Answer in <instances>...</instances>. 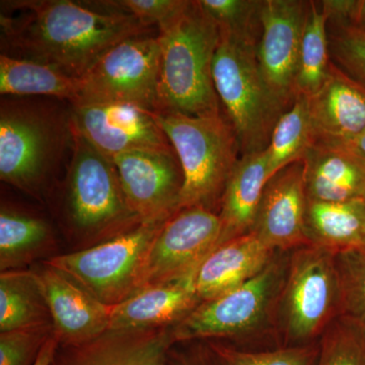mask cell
Masks as SVG:
<instances>
[{"label":"cell","instance_id":"cell-16","mask_svg":"<svg viewBox=\"0 0 365 365\" xmlns=\"http://www.w3.org/2000/svg\"><path fill=\"white\" fill-rule=\"evenodd\" d=\"M32 270L47 299L59 346L81 344L110 330L111 307L44 262Z\"/></svg>","mask_w":365,"mask_h":365},{"label":"cell","instance_id":"cell-5","mask_svg":"<svg viewBox=\"0 0 365 365\" xmlns=\"http://www.w3.org/2000/svg\"><path fill=\"white\" fill-rule=\"evenodd\" d=\"M71 158L63 186L67 227L86 241H107L135 227L140 220L126 198L114 162L71 128Z\"/></svg>","mask_w":365,"mask_h":365},{"label":"cell","instance_id":"cell-39","mask_svg":"<svg viewBox=\"0 0 365 365\" xmlns=\"http://www.w3.org/2000/svg\"><path fill=\"white\" fill-rule=\"evenodd\" d=\"M352 145L365 157V130L360 134L359 138L352 143Z\"/></svg>","mask_w":365,"mask_h":365},{"label":"cell","instance_id":"cell-7","mask_svg":"<svg viewBox=\"0 0 365 365\" xmlns=\"http://www.w3.org/2000/svg\"><path fill=\"white\" fill-rule=\"evenodd\" d=\"M337 253L307 245L290 254L278 318L287 346L309 345L340 316Z\"/></svg>","mask_w":365,"mask_h":365},{"label":"cell","instance_id":"cell-32","mask_svg":"<svg viewBox=\"0 0 365 365\" xmlns=\"http://www.w3.org/2000/svg\"><path fill=\"white\" fill-rule=\"evenodd\" d=\"M319 347L314 365H365V336L340 317L323 334Z\"/></svg>","mask_w":365,"mask_h":365},{"label":"cell","instance_id":"cell-31","mask_svg":"<svg viewBox=\"0 0 365 365\" xmlns=\"http://www.w3.org/2000/svg\"><path fill=\"white\" fill-rule=\"evenodd\" d=\"M218 365H314L319 347L316 345L285 346L270 351H244L209 341Z\"/></svg>","mask_w":365,"mask_h":365},{"label":"cell","instance_id":"cell-4","mask_svg":"<svg viewBox=\"0 0 365 365\" xmlns=\"http://www.w3.org/2000/svg\"><path fill=\"white\" fill-rule=\"evenodd\" d=\"M155 115L182 165L184 185L179 210L202 207L220 212L228 180L242 158L232 124L223 112L202 116Z\"/></svg>","mask_w":365,"mask_h":365},{"label":"cell","instance_id":"cell-6","mask_svg":"<svg viewBox=\"0 0 365 365\" xmlns=\"http://www.w3.org/2000/svg\"><path fill=\"white\" fill-rule=\"evenodd\" d=\"M220 36L212 76L223 114L237 134L242 155L263 153L284 111L262 76L257 49Z\"/></svg>","mask_w":365,"mask_h":365},{"label":"cell","instance_id":"cell-10","mask_svg":"<svg viewBox=\"0 0 365 365\" xmlns=\"http://www.w3.org/2000/svg\"><path fill=\"white\" fill-rule=\"evenodd\" d=\"M158 68V35L125 40L106 52L81 78L79 100L72 105L119 103L155 112Z\"/></svg>","mask_w":365,"mask_h":365},{"label":"cell","instance_id":"cell-19","mask_svg":"<svg viewBox=\"0 0 365 365\" xmlns=\"http://www.w3.org/2000/svg\"><path fill=\"white\" fill-rule=\"evenodd\" d=\"M309 201L365 199V157L352 144L314 140L302 158Z\"/></svg>","mask_w":365,"mask_h":365},{"label":"cell","instance_id":"cell-40","mask_svg":"<svg viewBox=\"0 0 365 365\" xmlns=\"http://www.w3.org/2000/svg\"><path fill=\"white\" fill-rule=\"evenodd\" d=\"M364 203H365V199H364Z\"/></svg>","mask_w":365,"mask_h":365},{"label":"cell","instance_id":"cell-37","mask_svg":"<svg viewBox=\"0 0 365 365\" xmlns=\"http://www.w3.org/2000/svg\"><path fill=\"white\" fill-rule=\"evenodd\" d=\"M58 346V340L53 335L43 346L39 353V356H38L34 365H51Z\"/></svg>","mask_w":365,"mask_h":365},{"label":"cell","instance_id":"cell-14","mask_svg":"<svg viewBox=\"0 0 365 365\" xmlns=\"http://www.w3.org/2000/svg\"><path fill=\"white\" fill-rule=\"evenodd\" d=\"M68 112L71 128L111 160L125 151L172 146L155 111L139 106L90 103L71 105Z\"/></svg>","mask_w":365,"mask_h":365},{"label":"cell","instance_id":"cell-2","mask_svg":"<svg viewBox=\"0 0 365 365\" xmlns=\"http://www.w3.org/2000/svg\"><path fill=\"white\" fill-rule=\"evenodd\" d=\"M160 113L202 116L222 112L212 66L220 29L199 0L187 1L176 16L158 26Z\"/></svg>","mask_w":365,"mask_h":365},{"label":"cell","instance_id":"cell-13","mask_svg":"<svg viewBox=\"0 0 365 365\" xmlns=\"http://www.w3.org/2000/svg\"><path fill=\"white\" fill-rule=\"evenodd\" d=\"M311 1L264 0L259 67L271 95L287 112L297 100L300 46Z\"/></svg>","mask_w":365,"mask_h":365},{"label":"cell","instance_id":"cell-20","mask_svg":"<svg viewBox=\"0 0 365 365\" xmlns=\"http://www.w3.org/2000/svg\"><path fill=\"white\" fill-rule=\"evenodd\" d=\"M195 275L143 288L111 307L110 330L176 325L201 304L196 294Z\"/></svg>","mask_w":365,"mask_h":365},{"label":"cell","instance_id":"cell-17","mask_svg":"<svg viewBox=\"0 0 365 365\" xmlns=\"http://www.w3.org/2000/svg\"><path fill=\"white\" fill-rule=\"evenodd\" d=\"M173 326L108 330L78 345L58 346L51 365H168Z\"/></svg>","mask_w":365,"mask_h":365},{"label":"cell","instance_id":"cell-36","mask_svg":"<svg viewBox=\"0 0 365 365\" xmlns=\"http://www.w3.org/2000/svg\"><path fill=\"white\" fill-rule=\"evenodd\" d=\"M168 365H218L215 354L208 344H197L176 349L175 345L170 348Z\"/></svg>","mask_w":365,"mask_h":365},{"label":"cell","instance_id":"cell-18","mask_svg":"<svg viewBox=\"0 0 365 365\" xmlns=\"http://www.w3.org/2000/svg\"><path fill=\"white\" fill-rule=\"evenodd\" d=\"M307 103L314 141L352 144L365 130V86L333 60L325 83Z\"/></svg>","mask_w":365,"mask_h":365},{"label":"cell","instance_id":"cell-35","mask_svg":"<svg viewBox=\"0 0 365 365\" xmlns=\"http://www.w3.org/2000/svg\"><path fill=\"white\" fill-rule=\"evenodd\" d=\"M188 0H111L114 6L130 14L134 18L151 28H158L170 20L184 9Z\"/></svg>","mask_w":365,"mask_h":365},{"label":"cell","instance_id":"cell-41","mask_svg":"<svg viewBox=\"0 0 365 365\" xmlns=\"http://www.w3.org/2000/svg\"><path fill=\"white\" fill-rule=\"evenodd\" d=\"M365 247V246H364Z\"/></svg>","mask_w":365,"mask_h":365},{"label":"cell","instance_id":"cell-22","mask_svg":"<svg viewBox=\"0 0 365 365\" xmlns=\"http://www.w3.org/2000/svg\"><path fill=\"white\" fill-rule=\"evenodd\" d=\"M269 179L265 151L242 155L220 203L222 237L218 246L251 232Z\"/></svg>","mask_w":365,"mask_h":365},{"label":"cell","instance_id":"cell-21","mask_svg":"<svg viewBox=\"0 0 365 365\" xmlns=\"http://www.w3.org/2000/svg\"><path fill=\"white\" fill-rule=\"evenodd\" d=\"M276 253L252 232L220 245L197 270V297L200 302H208L241 287L260 273Z\"/></svg>","mask_w":365,"mask_h":365},{"label":"cell","instance_id":"cell-34","mask_svg":"<svg viewBox=\"0 0 365 365\" xmlns=\"http://www.w3.org/2000/svg\"><path fill=\"white\" fill-rule=\"evenodd\" d=\"M54 329H29L0 333V365H34Z\"/></svg>","mask_w":365,"mask_h":365},{"label":"cell","instance_id":"cell-27","mask_svg":"<svg viewBox=\"0 0 365 365\" xmlns=\"http://www.w3.org/2000/svg\"><path fill=\"white\" fill-rule=\"evenodd\" d=\"M330 55L328 18L319 2L311 1L300 46L297 76V96L309 98L318 93L325 83L332 63Z\"/></svg>","mask_w":365,"mask_h":365},{"label":"cell","instance_id":"cell-28","mask_svg":"<svg viewBox=\"0 0 365 365\" xmlns=\"http://www.w3.org/2000/svg\"><path fill=\"white\" fill-rule=\"evenodd\" d=\"M313 143L307 98L297 96L276 123L265 150L270 178L287 165L302 160Z\"/></svg>","mask_w":365,"mask_h":365},{"label":"cell","instance_id":"cell-23","mask_svg":"<svg viewBox=\"0 0 365 365\" xmlns=\"http://www.w3.org/2000/svg\"><path fill=\"white\" fill-rule=\"evenodd\" d=\"M53 328L51 313L40 281L31 270L0 274V333Z\"/></svg>","mask_w":365,"mask_h":365},{"label":"cell","instance_id":"cell-29","mask_svg":"<svg viewBox=\"0 0 365 365\" xmlns=\"http://www.w3.org/2000/svg\"><path fill=\"white\" fill-rule=\"evenodd\" d=\"M264 0H199L220 33L258 50Z\"/></svg>","mask_w":365,"mask_h":365},{"label":"cell","instance_id":"cell-24","mask_svg":"<svg viewBox=\"0 0 365 365\" xmlns=\"http://www.w3.org/2000/svg\"><path fill=\"white\" fill-rule=\"evenodd\" d=\"M81 79L71 78L47 64L0 55V93L11 97H44L79 100Z\"/></svg>","mask_w":365,"mask_h":365},{"label":"cell","instance_id":"cell-3","mask_svg":"<svg viewBox=\"0 0 365 365\" xmlns=\"http://www.w3.org/2000/svg\"><path fill=\"white\" fill-rule=\"evenodd\" d=\"M67 143H71L68 111L37 97L1 98V181L42 198L63 160Z\"/></svg>","mask_w":365,"mask_h":365},{"label":"cell","instance_id":"cell-8","mask_svg":"<svg viewBox=\"0 0 365 365\" xmlns=\"http://www.w3.org/2000/svg\"><path fill=\"white\" fill-rule=\"evenodd\" d=\"M167 220L139 223L107 241L51 257L44 263L63 273L106 306H116L138 292L144 261Z\"/></svg>","mask_w":365,"mask_h":365},{"label":"cell","instance_id":"cell-1","mask_svg":"<svg viewBox=\"0 0 365 365\" xmlns=\"http://www.w3.org/2000/svg\"><path fill=\"white\" fill-rule=\"evenodd\" d=\"M1 4L4 53L47 64L71 78H83L119 43L151 32L111 0H14Z\"/></svg>","mask_w":365,"mask_h":365},{"label":"cell","instance_id":"cell-11","mask_svg":"<svg viewBox=\"0 0 365 365\" xmlns=\"http://www.w3.org/2000/svg\"><path fill=\"white\" fill-rule=\"evenodd\" d=\"M220 237L222 222L217 213L202 207L178 211L151 244L141 270L139 290L195 274L217 248Z\"/></svg>","mask_w":365,"mask_h":365},{"label":"cell","instance_id":"cell-38","mask_svg":"<svg viewBox=\"0 0 365 365\" xmlns=\"http://www.w3.org/2000/svg\"><path fill=\"white\" fill-rule=\"evenodd\" d=\"M348 26L365 33V0H355L351 20Z\"/></svg>","mask_w":365,"mask_h":365},{"label":"cell","instance_id":"cell-9","mask_svg":"<svg viewBox=\"0 0 365 365\" xmlns=\"http://www.w3.org/2000/svg\"><path fill=\"white\" fill-rule=\"evenodd\" d=\"M289 259L287 252H277L260 273L241 287L201 302L173 326L175 343L242 337L256 330L277 307Z\"/></svg>","mask_w":365,"mask_h":365},{"label":"cell","instance_id":"cell-15","mask_svg":"<svg viewBox=\"0 0 365 365\" xmlns=\"http://www.w3.org/2000/svg\"><path fill=\"white\" fill-rule=\"evenodd\" d=\"M307 204L304 163L299 160L269 179L250 232L274 252L307 246Z\"/></svg>","mask_w":365,"mask_h":365},{"label":"cell","instance_id":"cell-30","mask_svg":"<svg viewBox=\"0 0 365 365\" xmlns=\"http://www.w3.org/2000/svg\"><path fill=\"white\" fill-rule=\"evenodd\" d=\"M340 278V318L365 336V247L337 253Z\"/></svg>","mask_w":365,"mask_h":365},{"label":"cell","instance_id":"cell-12","mask_svg":"<svg viewBox=\"0 0 365 365\" xmlns=\"http://www.w3.org/2000/svg\"><path fill=\"white\" fill-rule=\"evenodd\" d=\"M113 162L127 203L141 222L167 220L179 211L184 174L173 146L125 151Z\"/></svg>","mask_w":365,"mask_h":365},{"label":"cell","instance_id":"cell-26","mask_svg":"<svg viewBox=\"0 0 365 365\" xmlns=\"http://www.w3.org/2000/svg\"><path fill=\"white\" fill-rule=\"evenodd\" d=\"M53 242L52 228L40 216L2 202L0 209V269L18 270Z\"/></svg>","mask_w":365,"mask_h":365},{"label":"cell","instance_id":"cell-33","mask_svg":"<svg viewBox=\"0 0 365 365\" xmlns=\"http://www.w3.org/2000/svg\"><path fill=\"white\" fill-rule=\"evenodd\" d=\"M333 61L365 86V33L348 25L328 23Z\"/></svg>","mask_w":365,"mask_h":365},{"label":"cell","instance_id":"cell-25","mask_svg":"<svg viewBox=\"0 0 365 365\" xmlns=\"http://www.w3.org/2000/svg\"><path fill=\"white\" fill-rule=\"evenodd\" d=\"M309 245L338 252L365 246L364 200L307 204Z\"/></svg>","mask_w":365,"mask_h":365}]
</instances>
